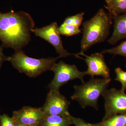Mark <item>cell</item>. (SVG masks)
Wrapping results in <instances>:
<instances>
[{
  "instance_id": "obj_1",
  "label": "cell",
  "mask_w": 126,
  "mask_h": 126,
  "mask_svg": "<svg viewBox=\"0 0 126 126\" xmlns=\"http://www.w3.org/2000/svg\"><path fill=\"white\" fill-rule=\"evenodd\" d=\"M35 23L31 16L24 11L0 12V40L2 46L15 51L22 49L29 43L31 32Z\"/></svg>"
},
{
  "instance_id": "obj_2",
  "label": "cell",
  "mask_w": 126,
  "mask_h": 126,
  "mask_svg": "<svg viewBox=\"0 0 126 126\" xmlns=\"http://www.w3.org/2000/svg\"><path fill=\"white\" fill-rule=\"evenodd\" d=\"M112 18L102 8L89 20L83 24L81 52H84L95 44L103 42L108 37Z\"/></svg>"
},
{
  "instance_id": "obj_3",
  "label": "cell",
  "mask_w": 126,
  "mask_h": 126,
  "mask_svg": "<svg viewBox=\"0 0 126 126\" xmlns=\"http://www.w3.org/2000/svg\"><path fill=\"white\" fill-rule=\"evenodd\" d=\"M111 81L110 78H92L81 85L74 86L75 92L71 99L78 102L83 108L91 107L98 110V98L107 89Z\"/></svg>"
},
{
  "instance_id": "obj_4",
  "label": "cell",
  "mask_w": 126,
  "mask_h": 126,
  "mask_svg": "<svg viewBox=\"0 0 126 126\" xmlns=\"http://www.w3.org/2000/svg\"><path fill=\"white\" fill-rule=\"evenodd\" d=\"M57 58L37 59L27 56L22 49L16 51L10 57V62L13 67L21 73L30 78H35L48 70H51L60 58Z\"/></svg>"
},
{
  "instance_id": "obj_5",
  "label": "cell",
  "mask_w": 126,
  "mask_h": 126,
  "mask_svg": "<svg viewBox=\"0 0 126 126\" xmlns=\"http://www.w3.org/2000/svg\"><path fill=\"white\" fill-rule=\"evenodd\" d=\"M54 72L53 79L48 85L50 90H59L60 89L68 82L76 79H79L84 82V78L87 75L86 71L81 72L75 65L68 64L61 61L56 63L52 68Z\"/></svg>"
},
{
  "instance_id": "obj_6",
  "label": "cell",
  "mask_w": 126,
  "mask_h": 126,
  "mask_svg": "<svg viewBox=\"0 0 126 126\" xmlns=\"http://www.w3.org/2000/svg\"><path fill=\"white\" fill-rule=\"evenodd\" d=\"M105 101V114L102 120L115 115L126 114V94L115 88L107 89L102 95Z\"/></svg>"
},
{
  "instance_id": "obj_7",
  "label": "cell",
  "mask_w": 126,
  "mask_h": 126,
  "mask_svg": "<svg viewBox=\"0 0 126 126\" xmlns=\"http://www.w3.org/2000/svg\"><path fill=\"white\" fill-rule=\"evenodd\" d=\"M31 32L34 33L35 36L40 37L51 44L54 47L60 58L70 55L77 57V54L70 53L64 48L59 27L56 22L42 28L32 29Z\"/></svg>"
},
{
  "instance_id": "obj_8",
  "label": "cell",
  "mask_w": 126,
  "mask_h": 126,
  "mask_svg": "<svg viewBox=\"0 0 126 126\" xmlns=\"http://www.w3.org/2000/svg\"><path fill=\"white\" fill-rule=\"evenodd\" d=\"M70 102L59 90H50L48 94L44 104L41 107L46 116H61L69 117Z\"/></svg>"
},
{
  "instance_id": "obj_9",
  "label": "cell",
  "mask_w": 126,
  "mask_h": 126,
  "mask_svg": "<svg viewBox=\"0 0 126 126\" xmlns=\"http://www.w3.org/2000/svg\"><path fill=\"white\" fill-rule=\"evenodd\" d=\"M77 58L85 61L88 66L87 75L92 78L101 76L104 78H110V70L106 63L102 53H95L90 55H86L84 52L77 54Z\"/></svg>"
},
{
  "instance_id": "obj_10",
  "label": "cell",
  "mask_w": 126,
  "mask_h": 126,
  "mask_svg": "<svg viewBox=\"0 0 126 126\" xmlns=\"http://www.w3.org/2000/svg\"><path fill=\"white\" fill-rule=\"evenodd\" d=\"M46 116L41 108L25 106L13 112L12 119L15 123L30 126H39Z\"/></svg>"
},
{
  "instance_id": "obj_11",
  "label": "cell",
  "mask_w": 126,
  "mask_h": 126,
  "mask_svg": "<svg viewBox=\"0 0 126 126\" xmlns=\"http://www.w3.org/2000/svg\"><path fill=\"white\" fill-rule=\"evenodd\" d=\"M112 19L114 29L108 42L110 44L114 45L119 41L126 39V13L112 17Z\"/></svg>"
},
{
  "instance_id": "obj_12",
  "label": "cell",
  "mask_w": 126,
  "mask_h": 126,
  "mask_svg": "<svg viewBox=\"0 0 126 126\" xmlns=\"http://www.w3.org/2000/svg\"><path fill=\"white\" fill-rule=\"evenodd\" d=\"M112 17L126 13V0H105Z\"/></svg>"
},
{
  "instance_id": "obj_13",
  "label": "cell",
  "mask_w": 126,
  "mask_h": 126,
  "mask_svg": "<svg viewBox=\"0 0 126 126\" xmlns=\"http://www.w3.org/2000/svg\"><path fill=\"white\" fill-rule=\"evenodd\" d=\"M72 124L69 117L61 116H46L40 126H70Z\"/></svg>"
},
{
  "instance_id": "obj_14",
  "label": "cell",
  "mask_w": 126,
  "mask_h": 126,
  "mask_svg": "<svg viewBox=\"0 0 126 126\" xmlns=\"http://www.w3.org/2000/svg\"><path fill=\"white\" fill-rule=\"evenodd\" d=\"M94 124L95 126H126V114L115 115Z\"/></svg>"
},
{
  "instance_id": "obj_15",
  "label": "cell",
  "mask_w": 126,
  "mask_h": 126,
  "mask_svg": "<svg viewBox=\"0 0 126 126\" xmlns=\"http://www.w3.org/2000/svg\"><path fill=\"white\" fill-rule=\"evenodd\" d=\"M59 30L60 34L66 36H73L78 34L81 32L79 27L72 24H62L59 27Z\"/></svg>"
},
{
  "instance_id": "obj_16",
  "label": "cell",
  "mask_w": 126,
  "mask_h": 126,
  "mask_svg": "<svg viewBox=\"0 0 126 126\" xmlns=\"http://www.w3.org/2000/svg\"><path fill=\"white\" fill-rule=\"evenodd\" d=\"M101 53L103 54L109 53L114 55H120L126 57V40L116 47L103 50Z\"/></svg>"
},
{
  "instance_id": "obj_17",
  "label": "cell",
  "mask_w": 126,
  "mask_h": 126,
  "mask_svg": "<svg viewBox=\"0 0 126 126\" xmlns=\"http://www.w3.org/2000/svg\"><path fill=\"white\" fill-rule=\"evenodd\" d=\"M84 12L79 13L75 15L68 16L65 18L63 24H72L79 27L81 26L83 19Z\"/></svg>"
},
{
  "instance_id": "obj_18",
  "label": "cell",
  "mask_w": 126,
  "mask_h": 126,
  "mask_svg": "<svg viewBox=\"0 0 126 126\" xmlns=\"http://www.w3.org/2000/svg\"><path fill=\"white\" fill-rule=\"evenodd\" d=\"M115 73L116 78L115 80L121 83L122 84L121 90L125 92L126 89V72L121 68L118 67L115 69Z\"/></svg>"
},
{
  "instance_id": "obj_19",
  "label": "cell",
  "mask_w": 126,
  "mask_h": 126,
  "mask_svg": "<svg viewBox=\"0 0 126 126\" xmlns=\"http://www.w3.org/2000/svg\"><path fill=\"white\" fill-rule=\"evenodd\" d=\"M1 126H16V123L12 118L6 114L0 115Z\"/></svg>"
},
{
  "instance_id": "obj_20",
  "label": "cell",
  "mask_w": 126,
  "mask_h": 126,
  "mask_svg": "<svg viewBox=\"0 0 126 126\" xmlns=\"http://www.w3.org/2000/svg\"><path fill=\"white\" fill-rule=\"evenodd\" d=\"M72 124L75 126H95L94 124L88 123L83 119L75 117L70 115L69 116Z\"/></svg>"
},
{
  "instance_id": "obj_21",
  "label": "cell",
  "mask_w": 126,
  "mask_h": 126,
  "mask_svg": "<svg viewBox=\"0 0 126 126\" xmlns=\"http://www.w3.org/2000/svg\"><path fill=\"white\" fill-rule=\"evenodd\" d=\"M3 47L0 46V70L2 67V64L5 61H10V57L5 56L3 53Z\"/></svg>"
},
{
  "instance_id": "obj_22",
  "label": "cell",
  "mask_w": 126,
  "mask_h": 126,
  "mask_svg": "<svg viewBox=\"0 0 126 126\" xmlns=\"http://www.w3.org/2000/svg\"><path fill=\"white\" fill-rule=\"evenodd\" d=\"M16 126H27V125H24L20 124H18V123H16Z\"/></svg>"
},
{
  "instance_id": "obj_23",
  "label": "cell",
  "mask_w": 126,
  "mask_h": 126,
  "mask_svg": "<svg viewBox=\"0 0 126 126\" xmlns=\"http://www.w3.org/2000/svg\"></svg>"
}]
</instances>
